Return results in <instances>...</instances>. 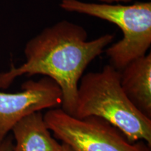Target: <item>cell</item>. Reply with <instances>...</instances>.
I'll list each match as a JSON object with an SVG mask.
<instances>
[{"mask_svg":"<svg viewBox=\"0 0 151 151\" xmlns=\"http://www.w3.org/2000/svg\"><path fill=\"white\" fill-rule=\"evenodd\" d=\"M113 39L114 35L106 34L88 41V33L82 26L68 20L56 22L27 43L23 65L0 73V88L6 89L22 75L47 76L61 89L62 109L73 116L83 72Z\"/></svg>","mask_w":151,"mask_h":151,"instance_id":"obj_1","label":"cell"},{"mask_svg":"<svg viewBox=\"0 0 151 151\" xmlns=\"http://www.w3.org/2000/svg\"><path fill=\"white\" fill-rule=\"evenodd\" d=\"M97 116L120 130L132 143L144 141L151 147V119L141 113L120 85V73L112 65L89 72L78 83L73 116Z\"/></svg>","mask_w":151,"mask_h":151,"instance_id":"obj_2","label":"cell"},{"mask_svg":"<svg viewBox=\"0 0 151 151\" xmlns=\"http://www.w3.org/2000/svg\"><path fill=\"white\" fill-rule=\"evenodd\" d=\"M60 7L106 20L122 30L121 40L106 50L111 65L120 71L128 64L146 55L151 45V2L132 5L88 3L79 0H62Z\"/></svg>","mask_w":151,"mask_h":151,"instance_id":"obj_3","label":"cell"},{"mask_svg":"<svg viewBox=\"0 0 151 151\" xmlns=\"http://www.w3.org/2000/svg\"><path fill=\"white\" fill-rule=\"evenodd\" d=\"M43 118L55 137L73 151H150L146 142H130L118 128L99 117L78 118L59 107L49 109Z\"/></svg>","mask_w":151,"mask_h":151,"instance_id":"obj_4","label":"cell"},{"mask_svg":"<svg viewBox=\"0 0 151 151\" xmlns=\"http://www.w3.org/2000/svg\"><path fill=\"white\" fill-rule=\"evenodd\" d=\"M62 103L61 89L47 76L26 81L16 93L0 92V140L22 118L43 109L59 108Z\"/></svg>","mask_w":151,"mask_h":151,"instance_id":"obj_5","label":"cell"},{"mask_svg":"<svg viewBox=\"0 0 151 151\" xmlns=\"http://www.w3.org/2000/svg\"><path fill=\"white\" fill-rule=\"evenodd\" d=\"M120 73L124 94L138 110L151 119V54L133 60Z\"/></svg>","mask_w":151,"mask_h":151,"instance_id":"obj_6","label":"cell"},{"mask_svg":"<svg viewBox=\"0 0 151 151\" xmlns=\"http://www.w3.org/2000/svg\"><path fill=\"white\" fill-rule=\"evenodd\" d=\"M11 132L16 141L13 151H62V143L52 137L41 111L22 118Z\"/></svg>","mask_w":151,"mask_h":151,"instance_id":"obj_7","label":"cell"},{"mask_svg":"<svg viewBox=\"0 0 151 151\" xmlns=\"http://www.w3.org/2000/svg\"><path fill=\"white\" fill-rule=\"evenodd\" d=\"M14 147L13 136L8 134L3 139L0 140V151H13Z\"/></svg>","mask_w":151,"mask_h":151,"instance_id":"obj_8","label":"cell"},{"mask_svg":"<svg viewBox=\"0 0 151 151\" xmlns=\"http://www.w3.org/2000/svg\"><path fill=\"white\" fill-rule=\"evenodd\" d=\"M106 3H113V2H129L132 0H99Z\"/></svg>","mask_w":151,"mask_h":151,"instance_id":"obj_9","label":"cell"},{"mask_svg":"<svg viewBox=\"0 0 151 151\" xmlns=\"http://www.w3.org/2000/svg\"><path fill=\"white\" fill-rule=\"evenodd\" d=\"M62 151H73V150L67 144L62 143Z\"/></svg>","mask_w":151,"mask_h":151,"instance_id":"obj_10","label":"cell"}]
</instances>
